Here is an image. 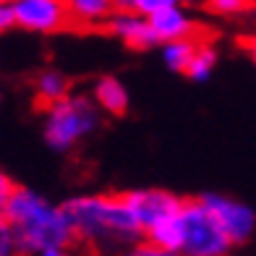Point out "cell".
Instances as JSON below:
<instances>
[{"instance_id": "6da1fadb", "label": "cell", "mask_w": 256, "mask_h": 256, "mask_svg": "<svg viewBox=\"0 0 256 256\" xmlns=\"http://www.w3.org/2000/svg\"><path fill=\"white\" fill-rule=\"evenodd\" d=\"M3 214L14 225L21 256H37L50 246H68L76 238L66 206L52 204L42 194L24 186H16Z\"/></svg>"}, {"instance_id": "7a4b0ae2", "label": "cell", "mask_w": 256, "mask_h": 256, "mask_svg": "<svg viewBox=\"0 0 256 256\" xmlns=\"http://www.w3.org/2000/svg\"><path fill=\"white\" fill-rule=\"evenodd\" d=\"M63 206L74 225L76 238L92 243V246L100 248L123 246L142 232L126 196H108V194L74 196Z\"/></svg>"}, {"instance_id": "3957f363", "label": "cell", "mask_w": 256, "mask_h": 256, "mask_svg": "<svg viewBox=\"0 0 256 256\" xmlns=\"http://www.w3.org/2000/svg\"><path fill=\"white\" fill-rule=\"evenodd\" d=\"M100 126V104L84 94H68L48 104L44 112V142L55 152H68L92 136Z\"/></svg>"}, {"instance_id": "277c9868", "label": "cell", "mask_w": 256, "mask_h": 256, "mask_svg": "<svg viewBox=\"0 0 256 256\" xmlns=\"http://www.w3.org/2000/svg\"><path fill=\"white\" fill-rule=\"evenodd\" d=\"M236 243L199 202H183L176 214V251L183 256H228Z\"/></svg>"}, {"instance_id": "5b68a950", "label": "cell", "mask_w": 256, "mask_h": 256, "mask_svg": "<svg viewBox=\"0 0 256 256\" xmlns=\"http://www.w3.org/2000/svg\"><path fill=\"white\" fill-rule=\"evenodd\" d=\"M14 18L16 26L37 34H52L71 24L68 0H14Z\"/></svg>"}, {"instance_id": "8992f818", "label": "cell", "mask_w": 256, "mask_h": 256, "mask_svg": "<svg viewBox=\"0 0 256 256\" xmlns=\"http://www.w3.org/2000/svg\"><path fill=\"white\" fill-rule=\"evenodd\" d=\"M202 204L212 212L222 230L230 236L232 243H246L256 230V212L238 199H230L222 194H204Z\"/></svg>"}, {"instance_id": "52a82bcc", "label": "cell", "mask_w": 256, "mask_h": 256, "mask_svg": "<svg viewBox=\"0 0 256 256\" xmlns=\"http://www.w3.org/2000/svg\"><path fill=\"white\" fill-rule=\"evenodd\" d=\"M123 196H126V202L131 206V212H134L144 236L152 228H157L160 222H165L168 217H172L183 204L176 194H170L165 188H136Z\"/></svg>"}, {"instance_id": "ba28073f", "label": "cell", "mask_w": 256, "mask_h": 256, "mask_svg": "<svg viewBox=\"0 0 256 256\" xmlns=\"http://www.w3.org/2000/svg\"><path fill=\"white\" fill-rule=\"evenodd\" d=\"M108 29L110 34H115L123 44H128L134 50H146V48L160 44L149 18L142 14H134V10H115L108 18Z\"/></svg>"}, {"instance_id": "9c48e42d", "label": "cell", "mask_w": 256, "mask_h": 256, "mask_svg": "<svg viewBox=\"0 0 256 256\" xmlns=\"http://www.w3.org/2000/svg\"><path fill=\"white\" fill-rule=\"evenodd\" d=\"M149 24H152L160 44L162 42H170V40L194 37V34L199 32V24H196V21L186 14L180 6H170V8L157 10V14L149 16Z\"/></svg>"}, {"instance_id": "30bf717a", "label": "cell", "mask_w": 256, "mask_h": 256, "mask_svg": "<svg viewBox=\"0 0 256 256\" xmlns=\"http://www.w3.org/2000/svg\"><path fill=\"white\" fill-rule=\"evenodd\" d=\"M94 102L100 104V110L110 112V115H123L131 104L128 89L120 78L115 76H102L94 84Z\"/></svg>"}, {"instance_id": "8fae6325", "label": "cell", "mask_w": 256, "mask_h": 256, "mask_svg": "<svg viewBox=\"0 0 256 256\" xmlns=\"http://www.w3.org/2000/svg\"><path fill=\"white\" fill-rule=\"evenodd\" d=\"M68 10L76 24H108V18L115 14V0H68Z\"/></svg>"}, {"instance_id": "7c38bea8", "label": "cell", "mask_w": 256, "mask_h": 256, "mask_svg": "<svg viewBox=\"0 0 256 256\" xmlns=\"http://www.w3.org/2000/svg\"><path fill=\"white\" fill-rule=\"evenodd\" d=\"M196 48H199V42H196L194 37L162 42V63L176 74H186V68H188Z\"/></svg>"}, {"instance_id": "4fadbf2b", "label": "cell", "mask_w": 256, "mask_h": 256, "mask_svg": "<svg viewBox=\"0 0 256 256\" xmlns=\"http://www.w3.org/2000/svg\"><path fill=\"white\" fill-rule=\"evenodd\" d=\"M68 89H71L68 78H66L60 71H52V68L42 71V74L37 76V81H34V92H37V100L44 102V104H52V102H58V100L68 97Z\"/></svg>"}, {"instance_id": "5bb4252c", "label": "cell", "mask_w": 256, "mask_h": 256, "mask_svg": "<svg viewBox=\"0 0 256 256\" xmlns=\"http://www.w3.org/2000/svg\"><path fill=\"white\" fill-rule=\"evenodd\" d=\"M214 68H217V50L212 48V44L199 42V48H196L188 68H186V76H188L191 81H196V84H202V81L212 78Z\"/></svg>"}, {"instance_id": "9a60e30c", "label": "cell", "mask_w": 256, "mask_h": 256, "mask_svg": "<svg viewBox=\"0 0 256 256\" xmlns=\"http://www.w3.org/2000/svg\"><path fill=\"white\" fill-rule=\"evenodd\" d=\"M170 6H180V0H115V10H134L146 18Z\"/></svg>"}, {"instance_id": "2e32d148", "label": "cell", "mask_w": 256, "mask_h": 256, "mask_svg": "<svg viewBox=\"0 0 256 256\" xmlns=\"http://www.w3.org/2000/svg\"><path fill=\"white\" fill-rule=\"evenodd\" d=\"M204 6L217 16H240L254 6V0H204Z\"/></svg>"}, {"instance_id": "e0dca14e", "label": "cell", "mask_w": 256, "mask_h": 256, "mask_svg": "<svg viewBox=\"0 0 256 256\" xmlns=\"http://www.w3.org/2000/svg\"><path fill=\"white\" fill-rule=\"evenodd\" d=\"M16 254H18V243H16L14 225L0 212V256H16Z\"/></svg>"}, {"instance_id": "ac0fdd59", "label": "cell", "mask_w": 256, "mask_h": 256, "mask_svg": "<svg viewBox=\"0 0 256 256\" xmlns=\"http://www.w3.org/2000/svg\"><path fill=\"white\" fill-rule=\"evenodd\" d=\"M120 256H183L180 251H170V248H162L157 243L146 240V243H138V246H131L126 248Z\"/></svg>"}, {"instance_id": "d6986e66", "label": "cell", "mask_w": 256, "mask_h": 256, "mask_svg": "<svg viewBox=\"0 0 256 256\" xmlns=\"http://www.w3.org/2000/svg\"><path fill=\"white\" fill-rule=\"evenodd\" d=\"M14 191H16V186H14V180H10L3 170H0V212L6 209V204H8V199L14 196Z\"/></svg>"}, {"instance_id": "ffe728a7", "label": "cell", "mask_w": 256, "mask_h": 256, "mask_svg": "<svg viewBox=\"0 0 256 256\" xmlns=\"http://www.w3.org/2000/svg\"><path fill=\"white\" fill-rule=\"evenodd\" d=\"M10 26H16V18H14V8L8 3H0V34L8 32Z\"/></svg>"}, {"instance_id": "44dd1931", "label": "cell", "mask_w": 256, "mask_h": 256, "mask_svg": "<svg viewBox=\"0 0 256 256\" xmlns=\"http://www.w3.org/2000/svg\"><path fill=\"white\" fill-rule=\"evenodd\" d=\"M37 256H71V254H68V246H50V248L40 251Z\"/></svg>"}, {"instance_id": "7402d4cb", "label": "cell", "mask_w": 256, "mask_h": 256, "mask_svg": "<svg viewBox=\"0 0 256 256\" xmlns=\"http://www.w3.org/2000/svg\"><path fill=\"white\" fill-rule=\"evenodd\" d=\"M246 50H248V55H251V60L256 63V34H251V37L246 40Z\"/></svg>"}, {"instance_id": "603a6c76", "label": "cell", "mask_w": 256, "mask_h": 256, "mask_svg": "<svg viewBox=\"0 0 256 256\" xmlns=\"http://www.w3.org/2000/svg\"><path fill=\"white\" fill-rule=\"evenodd\" d=\"M0 3H8V6H10V3H14V0H0Z\"/></svg>"}]
</instances>
